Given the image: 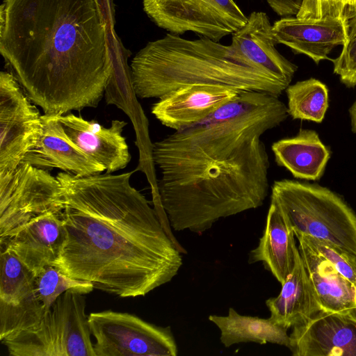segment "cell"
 Returning a JSON list of instances; mask_svg holds the SVG:
<instances>
[{
    "label": "cell",
    "mask_w": 356,
    "mask_h": 356,
    "mask_svg": "<svg viewBox=\"0 0 356 356\" xmlns=\"http://www.w3.org/2000/svg\"><path fill=\"white\" fill-rule=\"evenodd\" d=\"M288 116L278 97L241 92L204 119L154 142L159 200L172 229L200 234L220 218L262 206L270 161L261 137Z\"/></svg>",
    "instance_id": "1"
},
{
    "label": "cell",
    "mask_w": 356,
    "mask_h": 356,
    "mask_svg": "<svg viewBox=\"0 0 356 356\" xmlns=\"http://www.w3.org/2000/svg\"><path fill=\"white\" fill-rule=\"evenodd\" d=\"M131 175L56 176L63 188L65 240L54 266L120 298L145 296L170 282L186 253L131 186Z\"/></svg>",
    "instance_id": "2"
},
{
    "label": "cell",
    "mask_w": 356,
    "mask_h": 356,
    "mask_svg": "<svg viewBox=\"0 0 356 356\" xmlns=\"http://www.w3.org/2000/svg\"><path fill=\"white\" fill-rule=\"evenodd\" d=\"M113 0H3L0 53L44 114L97 107L114 71Z\"/></svg>",
    "instance_id": "3"
},
{
    "label": "cell",
    "mask_w": 356,
    "mask_h": 356,
    "mask_svg": "<svg viewBox=\"0 0 356 356\" xmlns=\"http://www.w3.org/2000/svg\"><path fill=\"white\" fill-rule=\"evenodd\" d=\"M131 84L142 99H159L188 85H213L280 97L289 86L232 44L168 33L148 42L131 62Z\"/></svg>",
    "instance_id": "4"
},
{
    "label": "cell",
    "mask_w": 356,
    "mask_h": 356,
    "mask_svg": "<svg viewBox=\"0 0 356 356\" xmlns=\"http://www.w3.org/2000/svg\"><path fill=\"white\" fill-rule=\"evenodd\" d=\"M270 197L278 203L295 236L327 241L356 258V215L337 193L317 184L275 181Z\"/></svg>",
    "instance_id": "5"
},
{
    "label": "cell",
    "mask_w": 356,
    "mask_h": 356,
    "mask_svg": "<svg viewBox=\"0 0 356 356\" xmlns=\"http://www.w3.org/2000/svg\"><path fill=\"white\" fill-rule=\"evenodd\" d=\"M84 294L60 295L33 327L1 340L12 356H95Z\"/></svg>",
    "instance_id": "6"
},
{
    "label": "cell",
    "mask_w": 356,
    "mask_h": 356,
    "mask_svg": "<svg viewBox=\"0 0 356 356\" xmlns=\"http://www.w3.org/2000/svg\"><path fill=\"white\" fill-rule=\"evenodd\" d=\"M95 356H177L170 326L161 327L126 312L106 310L88 315Z\"/></svg>",
    "instance_id": "7"
},
{
    "label": "cell",
    "mask_w": 356,
    "mask_h": 356,
    "mask_svg": "<svg viewBox=\"0 0 356 356\" xmlns=\"http://www.w3.org/2000/svg\"><path fill=\"white\" fill-rule=\"evenodd\" d=\"M143 6L147 16L170 33L192 31L215 42L248 21L233 0H143Z\"/></svg>",
    "instance_id": "8"
},
{
    "label": "cell",
    "mask_w": 356,
    "mask_h": 356,
    "mask_svg": "<svg viewBox=\"0 0 356 356\" xmlns=\"http://www.w3.org/2000/svg\"><path fill=\"white\" fill-rule=\"evenodd\" d=\"M11 72L0 73V181L10 178L42 133L40 112Z\"/></svg>",
    "instance_id": "9"
},
{
    "label": "cell",
    "mask_w": 356,
    "mask_h": 356,
    "mask_svg": "<svg viewBox=\"0 0 356 356\" xmlns=\"http://www.w3.org/2000/svg\"><path fill=\"white\" fill-rule=\"evenodd\" d=\"M63 207V188L56 177L22 163L10 179L0 181V236L42 213Z\"/></svg>",
    "instance_id": "10"
},
{
    "label": "cell",
    "mask_w": 356,
    "mask_h": 356,
    "mask_svg": "<svg viewBox=\"0 0 356 356\" xmlns=\"http://www.w3.org/2000/svg\"><path fill=\"white\" fill-rule=\"evenodd\" d=\"M94 289L90 282L72 278L54 266H45L22 302L0 313V340L35 327L64 292L74 290L85 295Z\"/></svg>",
    "instance_id": "11"
},
{
    "label": "cell",
    "mask_w": 356,
    "mask_h": 356,
    "mask_svg": "<svg viewBox=\"0 0 356 356\" xmlns=\"http://www.w3.org/2000/svg\"><path fill=\"white\" fill-rule=\"evenodd\" d=\"M65 240L61 210L42 213L0 236V245L12 252L35 275L55 264Z\"/></svg>",
    "instance_id": "12"
},
{
    "label": "cell",
    "mask_w": 356,
    "mask_h": 356,
    "mask_svg": "<svg viewBox=\"0 0 356 356\" xmlns=\"http://www.w3.org/2000/svg\"><path fill=\"white\" fill-rule=\"evenodd\" d=\"M289 336L293 356H356V318L349 314L321 310Z\"/></svg>",
    "instance_id": "13"
},
{
    "label": "cell",
    "mask_w": 356,
    "mask_h": 356,
    "mask_svg": "<svg viewBox=\"0 0 356 356\" xmlns=\"http://www.w3.org/2000/svg\"><path fill=\"white\" fill-rule=\"evenodd\" d=\"M240 92L219 86H184L159 98L152 113L163 125L176 131L204 119Z\"/></svg>",
    "instance_id": "14"
},
{
    "label": "cell",
    "mask_w": 356,
    "mask_h": 356,
    "mask_svg": "<svg viewBox=\"0 0 356 356\" xmlns=\"http://www.w3.org/2000/svg\"><path fill=\"white\" fill-rule=\"evenodd\" d=\"M277 44L289 47L295 54H304L316 64L328 59L337 46L343 45L348 37L346 14L322 19L285 17L273 24Z\"/></svg>",
    "instance_id": "15"
},
{
    "label": "cell",
    "mask_w": 356,
    "mask_h": 356,
    "mask_svg": "<svg viewBox=\"0 0 356 356\" xmlns=\"http://www.w3.org/2000/svg\"><path fill=\"white\" fill-rule=\"evenodd\" d=\"M42 133L38 141L22 163L42 169L58 168L76 177H87L106 171L74 143L66 134L58 115L41 116Z\"/></svg>",
    "instance_id": "16"
},
{
    "label": "cell",
    "mask_w": 356,
    "mask_h": 356,
    "mask_svg": "<svg viewBox=\"0 0 356 356\" xmlns=\"http://www.w3.org/2000/svg\"><path fill=\"white\" fill-rule=\"evenodd\" d=\"M70 140L88 156L103 165L107 173L127 167L131 160L122 131L127 122L113 120L108 128L72 113L59 115Z\"/></svg>",
    "instance_id": "17"
},
{
    "label": "cell",
    "mask_w": 356,
    "mask_h": 356,
    "mask_svg": "<svg viewBox=\"0 0 356 356\" xmlns=\"http://www.w3.org/2000/svg\"><path fill=\"white\" fill-rule=\"evenodd\" d=\"M277 44L269 18L252 12L245 24L232 34V45L251 62L290 85L298 66L275 48Z\"/></svg>",
    "instance_id": "18"
},
{
    "label": "cell",
    "mask_w": 356,
    "mask_h": 356,
    "mask_svg": "<svg viewBox=\"0 0 356 356\" xmlns=\"http://www.w3.org/2000/svg\"><path fill=\"white\" fill-rule=\"evenodd\" d=\"M294 232L284 211L270 197L266 226L258 245L249 253L248 263L262 262L277 280L284 284L292 273L299 252Z\"/></svg>",
    "instance_id": "19"
},
{
    "label": "cell",
    "mask_w": 356,
    "mask_h": 356,
    "mask_svg": "<svg viewBox=\"0 0 356 356\" xmlns=\"http://www.w3.org/2000/svg\"><path fill=\"white\" fill-rule=\"evenodd\" d=\"M298 250L322 310L356 318V286L302 237Z\"/></svg>",
    "instance_id": "20"
},
{
    "label": "cell",
    "mask_w": 356,
    "mask_h": 356,
    "mask_svg": "<svg viewBox=\"0 0 356 356\" xmlns=\"http://www.w3.org/2000/svg\"><path fill=\"white\" fill-rule=\"evenodd\" d=\"M266 305L271 321L286 329L307 322L322 310L299 252L280 293L267 299Z\"/></svg>",
    "instance_id": "21"
},
{
    "label": "cell",
    "mask_w": 356,
    "mask_h": 356,
    "mask_svg": "<svg viewBox=\"0 0 356 356\" xmlns=\"http://www.w3.org/2000/svg\"><path fill=\"white\" fill-rule=\"evenodd\" d=\"M271 149L278 165L295 178L312 181L323 175L331 154L318 133L312 129H300L293 137L279 140Z\"/></svg>",
    "instance_id": "22"
},
{
    "label": "cell",
    "mask_w": 356,
    "mask_h": 356,
    "mask_svg": "<svg viewBox=\"0 0 356 356\" xmlns=\"http://www.w3.org/2000/svg\"><path fill=\"white\" fill-rule=\"evenodd\" d=\"M208 318L219 329L220 340L225 348L248 342L290 347L288 329L275 323L270 318L241 315L229 307L227 316L212 314Z\"/></svg>",
    "instance_id": "23"
},
{
    "label": "cell",
    "mask_w": 356,
    "mask_h": 356,
    "mask_svg": "<svg viewBox=\"0 0 356 356\" xmlns=\"http://www.w3.org/2000/svg\"><path fill=\"white\" fill-rule=\"evenodd\" d=\"M285 92L288 114L293 120H323L329 107V90L324 83L310 78L290 84Z\"/></svg>",
    "instance_id": "24"
},
{
    "label": "cell",
    "mask_w": 356,
    "mask_h": 356,
    "mask_svg": "<svg viewBox=\"0 0 356 356\" xmlns=\"http://www.w3.org/2000/svg\"><path fill=\"white\" fill-rule=\"evenodd\" d=\"M35 278L12 252L0 245V313L20 304L33 289Z\"/></svg>",
    "instance_id": "25"
},
{
    "label": "cell",
    "mask_w": 356,
    "mask_h": 356,
    "mask_svg": "<svg viewBox=\"0 0 356 356\" xmlns=\"http://www.w3.org/2000/svg\"><path fill=\"white\" fill-rule=\"evenodd\" d=\"M348 37L340 54L332 59L334 73L348 88L356 86V11L347 8Z\"/></svg>",
    "instance_id": "26"
},
{
    "label": "cell",
    "mask_w": 356,
    "mask_h": 356,
    "mask_svg": "<svg viewBox=\"0 0 356 356\" xmlns=\"http://www.w3.org/2000/svg\"><path fill=\"white\" fill-rule=\"evenodd\" d=\"M302 237L315 251L323 256L343 276L356 286V258L327 241L307 235Z\"/></svg>",
    "instance_id": "27"
},
{
    "label": "cell",
    "mask_w": 356,
    "mask_h": 356,
    "mask_svg": "<svg viewBox=\"0 0 356 356\" xmlns=\"http://www.w3.org/2000/svg\"><path fill=\"white\" fill-rule=\"evenodd\" d=\"M350 0H302L298 18L322 19L345 15Z\"/></svg>",
    "instance_id": "28"
},
{
    "label": "cell",
    "mask_w": 356,
    "mask_h": 356,
    "mask_svg": "<svg viewBox=\"0 0 356 356\" xmlns=\"http://www.w3.org/2000/svg\"><path fill=\"white\" fill-rule=\"evenodd\" d=\"M270 7L280 16L296 15L302 0H266Z\"/></svg>",
    "instance_id": "29"
},
{
    "label": "cell",
    "mask_w": 356,
    "mask_h": 356,
    "mask_svg": "<svg viewBox=\"0 0 356 356\" xmlns=\"http://www.w3.org/2000/svg\"><path fill=\"white\" fill-rule=\"evenodd\" d=\"M351 130L356 134V99L349 108Z\"/></svg>",
    "instance_id": "30"
},
{
    "label": "cell",
    "mask_w": 356,
    "mask_h": 356,
    "mask_svg": "<svg viewBox=\"0 0 356 356\" xmlns=\"http://www.w3.org/2000/svg\"><path fill=\"white\" fill-rule=\"evenodd\" d=\"M348 8L356 11V0H353Z\"/></svg>",
    "instance_id": "31"
},
{
    "label": "cell",
    "mask_w": 356,
    "mask_h": 356,
    "mask_svg": "<svg viewBox=\"0 0 356 356\" xmlns=\"http://www.w3.org/2000/svg\"><path fill=\"white\" fill-rule=\"evenodd\" d=\"M352 1H353V0H350V4H349V6H350V3H352Z\"/></svg>",
    "instance_id": "32"
}]
</instances>
